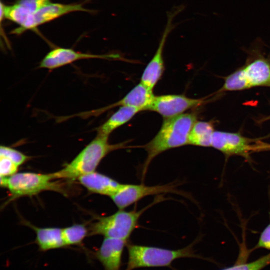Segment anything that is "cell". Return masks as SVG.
<instances>
[{
	"label": "cell",
	"mask_w": 270,
	"mask_h": 270,
	"mask_svg": "<svg viewBox=\"0 0 270 270\" xmlns=\"http://www.w3.org/2000/svg\"><path fill=\"white\" fill-rule=\"evenodd\" d=\"M196 119V112L184 113L164 118L154 137L148 143L140 146L147 154L142 167V180L144 178L150 162L158 154L167 150L188 144V136Z\"/></svg>",
	"instance_id": "1"
},
{
	"label": "cell",
	"mask_w": 270,
	"mask_h": 270,
	"mask_svg": "<svg viewBox=\"0 0 270 270\" xmlns=\"http://www.w3.org/2000/svg\"><path fill=\"white\" fill-rule=\"evenodd\" d=\"M50 2V0H18L11 6H6L1 2L0 12L4 18L19 26L16 29H20L30 16Z\"/></svg>",
	"instance_id": "14"
},
{
	"label": "cell",
	"mask_w": 270,
	"mask_h": 270,
	"mask_svg": "<svg viewBox=\"0 0 270 270\" xmlns=\"http://www.w3.org/2000/svg\"><path fill=\"white\" fill-rule=\"evenodd\" d=\"M128 140L112 144L108 137L96 134V136L68 164L58 171L52 173L54 180H74L80 176L96 171L102 159L109 153L128 148Z\"/></svg>",
	"instance_id": "2"
},
{
	"label": "cell",
	"mask_w": 270,
	"mask_h": 270,
	"mask_svg": "<svg viewBox=\"0 0 270 270\" xmlns=\"http://www.w3.org/2000/svg\"><path fill=\"white\" fill-rule=\"evenodd\" d=\"M252 87H270V63L262 58H257L244 68Z\"/></svg>",
	"instance_id": "18"
},
{
	"label": "cell",
	"mask_w": 270,
	"mask_h": 270,
	"mask_svg": "<svg viewBox=\"0 0 270 270\" xmlns=\"http://www.w3.org/2000/svg\"><path fill=\"white\" fill-rule=\"evenodd\" d=\"M214 131L211 122L196 120L190 132L188 144L203 147L212 146V136Z\"/></svg>",
	"instance_id": "19"
},
{
	"label": "cell",
	"mask_w": 270,
	"mask_h": 270,
	"mask_svg": "<svg viewBox=\"0 0 270 270\" xmlns=\"http://www.w3.org/2000/svg\"><path fill=\"white\" fill-rule=\"evenodd\" d=\"M154 96L152 90L149 89L140 82L132 89L123 98L114 104L100 108L66 116V118L68 119L77 116L86 118L92 116H98L106 110L118 106H132L138 108L142 111L147 110Z\"/></svg>",
	"instance_id": "8"
},
{
	"label": "cell",
	"mask_w": 270,
	"mask_h": 270,
	"mask_svg": "<svg viewBox=\"0 0 270 270\" xmlns=\"http://www.w3.org/2000/svg\"><path fill=\"white\" fill-rule=\"evenodd\" d=\"M75 12H89L92 10L86 8L81 4H63L50 2L30 16L22 28L14 29L12 33L21 34L26 30H34L38 26Z\"/></svg>",
	"instance_id": "11"
},
{
	"label": "cell",
	"mask_w": 270,
	"mask_h": 270,
	"mask_svg": "<svg viewBox=\"0 0 270 270\" xmlns=\"http://www.w3.org/2000/svg\"><path fill=\"white\" fill-rule=\"evenodd\" d=\"M90 58L121 60L118 53L102 54L84 53L75 51L72 48L58 47L48 52L40 61L38 67L54 70L72 63L76 61Z\"/></svg>",
	"instance_id": "10"
},
{
	"label": "cell",
	"mask_w": 270,
	"mask_h": 270,
	"mask_svg": "<svg viewBox=\"0 0 270 270\" xmlns=\"http://www.w3.org/2000/svg\"><path fill=\"white\" fill-rule=\"evenodd\" d=\"M252 140L238 132L214 131L212 146L226 156H239L248 158L254 148L250 144Z\"/></svg>",
	"instance_id": "12"
},
{
	"label": "cell",
	"mask_w": 270,
	"mask_h": 270,
	"mask_svg": "<svg viewBox=\"0 0 270 270\" xmlns=\"http://www.w3.org/2000/svg\"><path fill=\"white\" fill-rule=\"evenodd\" d=\"M269 224L261 232L258 242L251 250L258 248H264L270 250V210L269 212Z\"/></svg>",
	"instance_id": "25"
},
{
	"label": "cell",
	"mask_w": 270,
	"mask_h": 270,
	"mask_svg": "<svg viewBox=\"0 0 270 270\" xmlns=\"http://www.w3.org/2000/svg\"><path fill=\"white\" fill-rule=\"evenodd\" d=\"M35 232V242L40 252L65 248L62 237V228L57 227L40 228L27 224Z\"/></svg>",
	"instance_id": "16"
},
{
	"label": "cell",
	"mask_w": 270,
	"mask_h": 270,
	"mask_svg": "<svg viewBox=\"0 0 270 270\" xmlns=\"http://www.w3.org/2000/svg\"><path fill=\"white\" fill-rule=\"evenodd\" d=\"M204 102V100L190 98L181 94L155 96L147 110L156 112L164 118H168L182 114Z\"/></svg>",
	"instance_id": "9"
},
{
	"label": "cell",
	"mask_w": 270,
	"mask_h": 270,
	"mask_svg": "<svg viewBox=\"0 0 270 270\" xmlns=\"http://www.w3.org/2000/svg\"><path fill=\"white\" fill-rule=\"evenodd\" d=\"M252 87L242 68L235 71L226 78L220 91L240 90Z\"/></svg>",
	"instance_id": "21"
},
{
	"label": "cell",
	"mask_w": 270,
	"mask_h": 270,
	"mask_svg": "<svg viewBox=\"0 0 270 270\" xmlns=\"http://www.w3.org/2000/svg\"><path fill=\"white\" fill-rule=\"evenodd\" d=\"M162 200V197L156 198L152 203L139 210H119L110 216H99L90 225L88 236L100 235L104 238L128 241L134 230L138 227L142 214Z\"/></svg>",
	"instance_id": "4"
},
{
	"label": "cell",
	"mask_w": 270,
	"mask_h": 270,
	"mask_svg": "<svg viewBox=\"0 0 270 270\" xmlns=\"http://www.w3.org/2000/svg\"><path fill=\"white\" fill-rule=\"evenodd\" d=\"M0 156L6 158L18 166L28 161L30 157L12 148L2 146L0 147Z\"/></svg>",
	"instance_id": "23"
},
{
	"label": "cell",
	"mask_w": 270,
	"mask_h": 270,
	"mask_svg": "<svg viewBox=\"0 0 270 270\" xmlns=\"http://www.w3.org/2000/svg\"><path fill=\"white\" fill-rule=\"evenodd\" d=\"M141 111L135 107L120 106L104 124L96 129L97 134L108 137L115 130L129 122Z\"/></svg>",
	"instance_id": "17"
},
{
	"label": "cell",
	"mask_w": 270,
	"mask_h": 270,
	"mask_svg": "<svg viewBox=\"0 0 270 270\" xmlns=\"http://www.w3.org/2000/svg\"><path fill=\"white\" fill-rule=\"evenodd\" d=\"M77 180L88 191L110 197L122 184L110 177L96 171L80 176Z\"/></svg>",
	"instance_id": "15"
},
{
	"label": "cell",
	"mask_w": 270,
	"mask_h": 270,
	"mask_svg": "<svg viewBox=\"0 0 270 270\" xmlns=\"http://www.w3.org/2000/svg\"><path fill=\"white\" fill-rule=\"evenodd\" d=\"M18 166L11 160L0 156V176L8 177L17 172Z\"/></svg>",
	"instance_id": "24"
},
{
	"label": "cell",
	"mask_w": 270,
	"mask_h": 270,
	"mask_svg": "<svg viewBox=\"0 0 270 270\" xmlns=\"http://www.w3.org/2000/svg\"><path fill=\"white\" fill-rule=\"evenodd\" d=\"M62 237L66 246H82L84 239L89 235L88 228L84 224H74L62 228Z\"/></svg>",
	"instance_id": "20"
},
{
	"label": "cell",
	"mask_w": 270,
	"mask_h": 270,
	"mask_svg": "<svg viewBox=\"0 0 270 270\" xmlns=\"http://www.w3.org/2000/svg\"><path fill=\"white\" fill-rule=\"evenodd\" d=\"M54 180L52 173L16 172L10 176H0V185L10 192L12 200L46 190L63 192L60 184L54 182Z\"/></svg>",
	"instance_id": "5"
},
{
	"label": "cell",
	"mask_w": 270,
	"mask_h": 270,
	"mask_svg": "<svg viewBox=\"0 0 270 270\" xmlns=\"http://www.w3.org/2000/svg\"><path fill=\"white\" fill-rule=\"evenodd\" d=\"M128 244L127 240L104 238L92 256L102 264L104 270H120L122 252Z\"/></svg>",
	"instance_id": "13"
},
{
	"label": "cell",
	"mask_w": 270,
	"mask_h": 270,
	"mask_svg": "<svg viewBox=\"0 0 270 270\" xmlns=\"http://www.w3.org/2000/svg\"><path fill=\"white\" fill-rule=\"evenodd\" d=\"M184 8L185 6L183 4L174 6L166 12L167 22L158 46L153 57L144 70L140 78V82L151 90H153L160 79L164 70L163 51L168 35L176 26L173 24V20L177 14L183 11Z\"/></svg>",
	"instance_id": "6"
},
{
	"label": "cell",
	"mask_w": 270,
	"mask_h": 270,
	"mask_svg": "<svg viewBox=\"0 0 270 270\" xmlns=\"http://www.w3.org/2000/svg\"><path fill=\"white\" fill-rule=\"evenodd\" d=\"M176 185L168 184L149 186L144 184H123L110 198L119 210H124L142 198L155 194L175 193L184 194L176 188Z\"/></svg>",
	"instance_id": "7"
},
{
	"label": "cell",
	"mask_w": 270,
	"mask_h": 270,
	"mask_svg": "<svg viewBox=\"0 0 270 270\" xmlns=\"http://www.w3.org/2000/svg\"><path fill=\"white\" fill-rule=\"evenodd\" d=\"M194 244L178 250L128 244V262L125 270L142 268L171 267L176 259L184 258L204 259L196 254Z\"/></svg>",
	"instance_id": "3"
},
{
	"label": "cell",
	"mask_w": 270,
	"mask_h": 270,
	"mask_svg": "<svg viewBox=\"0 0 270 270\" xmlns=\"http://www.w3.org/2000/svg\"><path fill=\"white\" fill-rule=\"evenodd\" d=\"M269 264H270V253L254 261L248 263H241L240 262L231 266L220 270H262Z\"/></svg>",
	"instance_id": "22"
}]
</instances>
